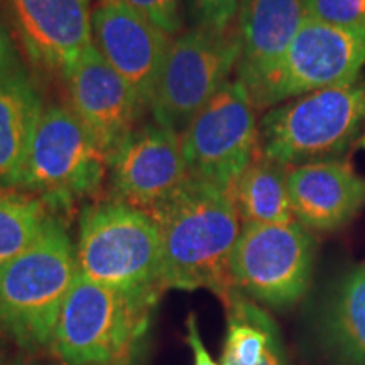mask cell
Returning <instances> with one entry per match:
<instances>
[{"label":"cell","mask_w":365,"mask_h":365,"mask_svg":"<svg viewBox=\"0 0 365 365\" xmlns=\"http://www.w3.org/2000/svg\"><path fill=\"white\" fill-rule=\"evenodd\" d=\"M154 217L161 234L163 289H210L225 301L235 291L230 259L240 235L232 188L190 180Z\"/></svg>","instance_id":"6da1fadb"},{"label":"cell","mask_w":365,"mask_h":365,"mask_svg":"<svg viewBox=\"0 0 365 365\" xmlns=\"http://www.w3.org/2000/svg\"><path fill=\"white\" fill-rule=\"evenodd\" d=\"M78 272L65 223L51 215L38 239L0 267V325L26 349L51 344Z\"/></svg>","instance_id":"7a4b0ae2"},{"label":"cell","mask_w":365,"mask_h":365,"mask_svg":"<svg viewBox=\"0 0 365 365\" xmlns=\"http://www.w3.org/2000/svg\"><path fill=\"white\" fill-rule=\"evenodd\" d=\"M76 264L81 276L129 294L158 296L161 234L154 217L120 200L90 205L80 218Z\"/></svg>","instance_id":"3957f363"},{"label":"cell","mask_w":365,"mask_h":365,"mask_svg":"<svg viewBox=\"0 0 365 365\" xmlns=\"http://www.w3.org/2000/svg\"><path fill=\"white\" fill-rule=\"evenodd\" d=\"M365 129V83L318 90L276 105L259 122V154L286 168L330 161Z\"/></svg>","instance_id":"277c9868"},{"label":"cell","mask_w":365,"mask_h":365,"mask_svg":"<svg viewBox=\"0 0 365 365\" xmlns=\"http://www.w3.org/2000/svg\"><path fill=\"white\" fill-rule=\"evenodd\" d=\"M156 299L98 284L78 272L59 313L54 354L68 365H112L129 359L148 331Z\"/></svg>","instance_id":"5b68a950"},{"label":"cell","mask_w":365,"mask_h":365,"mask_svg":"<svg viewBox=\"0 0 365 365\" xmlns=\"http://www.w3.org/2000/svg\"><path fill=\"white\" fill-rule=\"evenodd\" d=\"M110 158L70 107H44L21 181V191L49 207L66 208L97 195L108 175Z\"/></svg>","instance_id":"8992f818"},{"label":"cell","mask_w":365,"mask_h":365,"mask_svg":"<svg viewBox=\"0 0 365 365\" xmlns=\"http://www.w3.org/2000/svg\"><path fill=\"white\" fill-rule=\"evenodd\" d=\"M240 59L237 27L196 26L173 39L150 98L154 122L181 132L230 80Z\"/></svg>","instance_id":"52a82bcc"},{"label":"cell","mask_w":365,"mask_h":365,"mask_svg":"<svg viewBox=\"0 0 365 365\" xmlns=\"http://www.w3.org/2000/svg\"><path fill=\"white\" fill-rule=\"evenodd\" d=\"M247 86L228 80L182 129L190 176L220 188L235 181L259 154V124Z\"/></svg>","instance_id":"ba28073f"},{"label":"cell","mask_w":365,"mask_h":365,"mask_svg":"<svg viewBox=\"0 0 365 365\" xmlns=\"http://www.w3.org/2000/svg\"><path fill=\"white\" fill-rule=\"evenodd\" d=\"M313 272V240L293 223H245L230 259L239 293L272 308L294 304L307 293Z\"/></svg>","instance_id":"9c48e42d"},{"label":"cell","mask_w":365,"mask_h":365,"mask_svg":"<svg viewBox=\"0 0 365 365\" xmlns=\"http://www.w3.org/2000/svg\"><path fill=\"white\" fill-rule=\"evenodd\" d=\"M364 66L365 33L307 16L254 105L261 110L313 91L355 83Z\"/></svg>","instance_id":"30bf717a"},{"label":"cell","mask_w":365,"mask_h":365,"mask_svg":"<svg viewBox=\"0 0 365 365\" xmlns=\"http://www.w3.org/2000/svg\"><path fill=\"white\" fill-rule=\"evenodd\" d=\"M115 198L153 213L190 180L181 134L153 122L139 125L110 156Z\"/></svg>","instance_id":"8fae6325"},{"label":"cell","mask_w":365,"mask_h":365,"mask_svg":"<svg viewBox=\"0 0 365 365\" xmlns=\"http://www.w3.org/2000/svg\"><path fill=\"white\" fill-rule=\"evenodd\" d=\"M91 27L97 51L149 108L175 38L122 0H103L91 12Z\"/></svg>","instance_id":"7c38bea8"},{"label":"cell","mask_w":365,"mask_h":365,"mask_svg":"<svg viewBox=\"0 0 365 365\" xmlns=\"http://www.w3.org/2000/svg\"><path fill=\"white\" fill-rule=\"evenodd\" d=\"M12 24L31 65L66 80L93 44L88 0H7Z\"/></svg>","instance_id":"4fadbf2b"},{"label":"cell","mask_w":365,"mask_h":365,"mask_svg":"<svg viewBox=\"0 0 365 365\" xmlns=\"http://www.w3.org/2000/svg\"><path fill=\"white\" fill-rule=\"evenodd\" d=\"M71 112L108 158L134 132L145 110L132 86L105 61L95 44L86 48L68 78Z\"/></svg>","instance_id":"5bb4252c"},{"label":"cell","mask_w":365,"mask_h":365,"mask_svg":"<svg viewBox=\"0 0 365 365\" xmlns=\"http://www.w3.org/2000/svg\"><path fill=\"white\" fill-rule=\"evenodd\" d=\"M307 0H240L237 34L240 59L237 78L252 100L276 73L291 41L307 19Z\"/></svg>","instance_id":"9a60e30c"},{"label":"cell","mask_w":365,"mask_h":365,"mask_svg":"<svg viewBox=\"0 0 365 365\" xmlns=\"http://www.w3.org/2000/svg\"><path fill=\"white\" fill-rule=\"evenodd\" d=\"M287 190L296 222L319 232L346 225L365 205V180L336 159L289 168Z\"/></svg>","instance_id":"2e32d148"},{"label":"cell","mask_w":365,"mask_h":365,"mask_svg":"<svg viewBox=\"0 0 365 365\" xmlns=\"http://www.w3.org/2000/svg\"><path fill=\"white\" fill-rule=\"evenodd\" d=\"M44 105L22 66L0 80V190H19Z\"/></svg>","instance_id":"e0dca14e"},{"label":"cell","mask_w":365,"mask_h":365,"mask_svg":"<svg viewBox=\"0 0 365 365\" xmlns=\"http://www.w3.org/2000/svg\"><path fill=\"white\" fill-rule=\"evenodd\" d=\"M289 168L257 154L235 181L232 193L245 223L296 222L287 190Z\"/></svg>","instance_id":"ac0fdd59"},{"label":"cell","mask_w":365,"mask_h":365,"mask_svg":"<svg viewBox=\"0 0 365 365\" xmlns=\"http://www.w3.org/2000/svg\"><path fill=\"white\" fill-rule=\"evenodd\" d=\"M327 339L345 365H365V264L336 291L328 309Z\"/></svg>","instance_id":"d6986e66"},{"label":"cell","mask_w":365,"mask_h":365,"mask_svg":"<svg viewBox=\"0 0 365 365\" xmlns=\"http://www.w3.org/2000/svg\"><path fill=\"white\" fill-rule=\"evenodd\" d=\"M51 217L48 205L21 190H0V267L24 252Z\"/></svg>","instance_id":"ffe728a7"},{"label":"cell","mask_w":365,"mask_h":365,"mask_svg":"<svg viewBox=\"0 0 365 365\" xmlns=\"http://www.w3.org/2000/svg\"><path fill=\"white\" fill-rule=\"evenodd\" d=\"M308 17L365 33V0H307Z\"/></svg>","instance_id":"44dd1931"},{"label":"cell","mask_w":365,"mask_h":365,"mask_svg":"<svg viewBox=\"0 0 365 365\" xmlns=\"http://www.w3.org/2000/svg\"><path fill=\"white\" fill-rule=\"evenodd\" d=\"M122 2L143 14L145 19L156 24L171 38L181 34V0H122Z\"/></svg>","instance_id":"7402d4cb"},{"label":"cell","mask_w":365,"mask_h":365,"mask_svg":"<svg viewBox=\"0 0 365 365\" xmlns=\"http://www.w3.org/2000/svg\"><path fill=\"white\" fill-rule=\"evenodd\" d=\"M240 0H196L200 24L217 31L230 29L239 12Z\"/></svg>","instance_id":"603a6c76"},{"label":"cell","mask_w":365,"mask_h":365,"mask_svg":"<svg viewBox=\"0 0 365 365\" xmlns=\"http://www.w3.org/2000/svg\"><path fill=\"white\" fill-rule=\"evenodd\" d=\"M22 66L24 65L21 63L16 41L11 36L7 24L0 17V80L21 70Z\"/></svg>","instance_id":"cb8c5ba5"},{"label":"cell","mask_w":365,"mask_h":365,"mask_svg":"<svg viewBox=\"0 0 365 365\" xmlns=\"http://www.w3.org/2000/svg\"><path fill=\"white\" fill-rule=\"evenodd\" d=\"M186 327H188V344L193 350V365H218L205 349L195 314H190Z\"/></svg>","instance_id":"d4e9b609"},{"label":"cell","mask_w":365,"mask_h":365,"mask_svg":"<svg viewBox=\"0 0 365 365\" xmlns=\"http://www.w3.org/2000/svg\"><path fill=\"white\" fill-rule=\"evenodd\" d=\"M259 365H287L284 349H282L281 335L276 325L272 327L271 333H269L266 354H264V357Z\"/></svg>","instance_id":"484cf974"},{"label":"cell","mask_w":365,"mask_h":365,"mask_svg":"<svg viewBox=\"0 0 365 365\" xmlns=\"http://www.w3.org/2000/svg\"><path fill=\"white\" fill-rule=\"evenodd\" d=\"M360 144H362V148L365 149V132H364V135H362V139H360Z\"/></svg>","instance_id":"4316f807"},{"label":"cell","mask_w":365,"mask_h":365,"mask_svg":"<svg viewBox=\"0 0 365 365\" xmlns=\"http://www.w3.org/2000/svg\"><path fill=\"white\" fill-rule=\"evenodd\" d=\"M0 365H4V362H2V357H0Z\"/></svg>","instance_id":"83f0119b"},{"label":"cell","mask_w":365,"mask_h":365,"mask_svg":"<svg viewBox=\"0 0 365 365\" xmlns=\"http://www.w3.org/2000/svg\"><path fill=\"white\" fill-rule=\"evenodd\" d=\"M95 365H105V364H95Z\"/></svg>","instance_id":"f1b7e54d"}]
</instances>
